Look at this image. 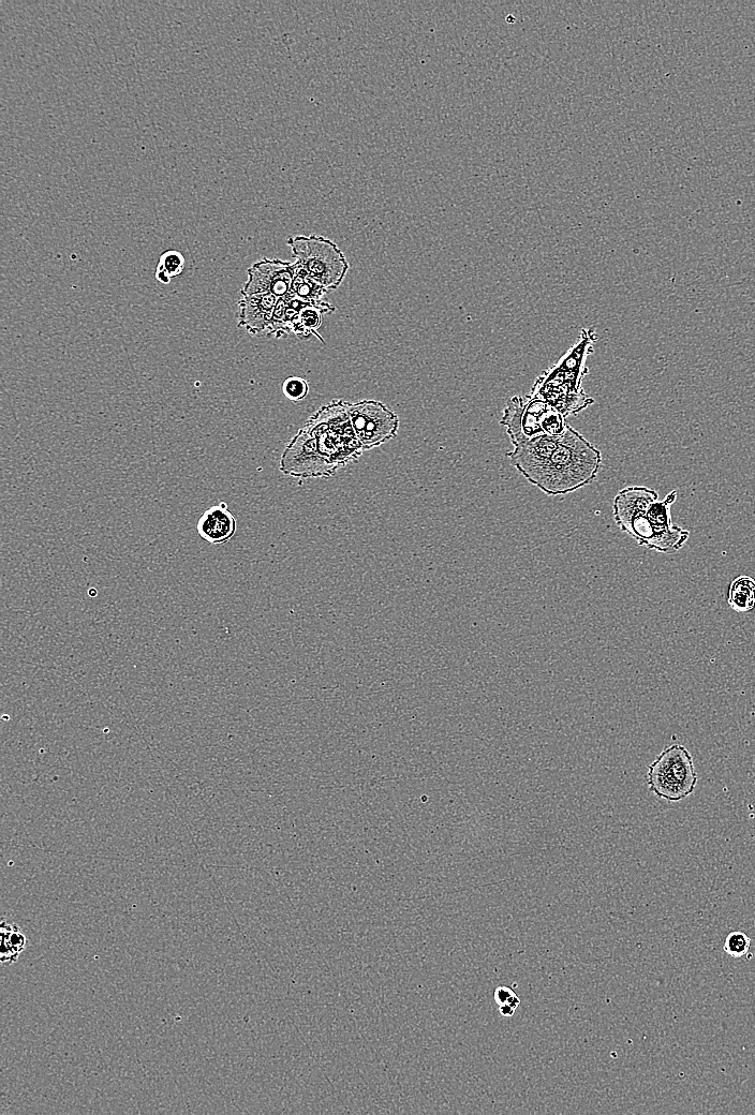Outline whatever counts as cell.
Wrapping results in <instances>:
<instances>
[{
  "instance_id": "cell-5",
  "label": "cell",
  "mask_w": 755,
  "mask_h": 1115,
  "mask_svg": "<svg viewBox=\"0 0 755 1115\" xmlns=\"http://www.w3.org/2000/svg\"><path fill=\"white\" fill-rule=\"evenodd\" d=\"M500 424L506 427L513 446L540 436H561L569 425L554 407L531 395L511 398Z\"/></svg>"
},
{
  "instance_id": "cell-10",
  "label": "cell",
  "mask_w": 755,
  "mask_h": 1115,
  "mask_svg": "<svg viewBox=\"0 0 755 1115\" xmlns=\"http://www.w3.org/2000/svg\"><path fill=\"white\" fill-rule=\"evenodd\" d=\"M294 269V263L264 258L249 267L248 280L242 289V295L272 293L278 299H283L291 293Z\"/></svg>"
},
{
  "instance_id": "cell-3",
  "label": "cell",
  "mask_w": 755,
  "mask_h": 1115,
  "mask_svg": "<svg viewBox=\"0 0 755 1115\" xmlns=\"http://www.w3.org/2000/svg\"><path fill=\"white\" fill-rule=\"evenodd\" d=\"M597 340L595 329H582L577 343L537 378L530 395L545 401L566 419L594 405L595 399L586 394L582 383L588 375L587 359L594 353Z\"/></svg>"
},
{
  "instance_id": "cell-17",
  "label": "cell",
  "mask_w": 755,
  "mask_h": 1115,
  "mask_svg": "<svg viewBox=\"0 0 755 1115\" xmlns=\"http://www.w3.org/2000/svg\"><path fill=\"white\" fill-rule=\"evenodd\" d=\"M185 269V258L180 251L168 250L160 256L155 272L160 284L169 285L172 278L180 276Z\"/></svg>"
},
{
  "instance_id": "cell-6",
  "label": "cell",
  "mask_w": 755,
  "mask_h": 1115,
  "mask_svg": "<svg viewBox=\"0 0 755 1115\" xmlns=\"http://www.w3.org/2000/svg\"><path fill=\"white\" fill-rule=\"evenodd\" d=\"M295 263L328 291L343 284L349 263L337 244L319 235H299L287 242Z\"/></svg>"
},
{
  "instance_id": "cell-12",
  "label": "cell",
  "mask_w": 755,
  "mask_h": 1115,
  "mask_svg": "<svg viewBox=\"0 0 755 1115\" xmlns=\"http://www.w3.org/2000/svg\"><path fill=\"white\" fill-rule=\"evenodd\" d=\"M236 530H238V523L226 502H220L206 510L197 525L200 537L212 545L228 543L234 537Z\"/></svg>"
},
{
  "instance_id": "cell-16",
  "label": "cell",
  "mask_w": 755,
  "mask_h": 1115,
  "mask_svg": "<svg viewBox=\"0 0 755 1115\" xmlns=\"http://www.w3.org/2000/svg\"><path fill=\"white\" fill-rule=\"evenodd\" d=\"M295 264L294 275L292 280L291 292L300 297V299L310 303H321L325 294L329 291L323 288L318 282L310 277L301 267Z\"/></svg>"
},
{
  "instance_id": "cell-1",
  "label": "cell",
  "mask_w": 755,
  "mask_h": 1115,
  "mask_svg": "<svg viewBox=\"0 0 755 1115\" xmlns=\"http://www.w3.org/2000/svg\"><path fill=\"white\" fill-rule=\"evenodd\" d=\"M512 466L549 497L566 496L594 483L603 457L596 446L568 425L561 436H540L514 446Z\"/></svg>"
},
{
  "instance_id": "cell-7",
  "label": "cell",
  "mask_w": 755,
  "mask_h": 1115,
  "mask_svg": "<svg viewBox=\"0 0 755 1115\" xmlns=\"http://www.w3.org/2000/svg\"><path fill=\"white\" fill-rule=\"evenodd\" d=\"M647 783L656 796L671 802L690 796L698 784L690 752L680 745L665 749L649 766Z\"/></svg>"
},
{
  "instance_id": "cell-20",
  "label": "cell",
  "mask_w": 755,
  "mask_h": 1115,
  "mask_svg": "<svg viewBox=\"0 0 755 1115\" xmlns=\"http://www.w3.org/2000/svg\"><path fill=\"white\" fill-rule=\"evenodd\" d=\"M495 1001L499 1005V1007L503 1005H509L515 1009L521 1004V999L518 998V996L512 989L502 986L498 987L495 990Z\"/></svg>"
},
{
  "instance_id": "cell-11",
  "label": "cell",
  "mask_w": 755,
  "mask_h": 1115,
  "mask_svg": "<svg viewBox=\"0 0 755 1115\" xmlns=\"http://www.w3.org/2000/svg\"><path fill=\"white\" fill-rule=\"evenodd\" d=\"M278 300L272 293L243 296L239 302V326L250 335L269 336Z\"/></svg>"
},
{
  "instance_id": "cell-9",
  "label": "cell",
  "mask_w": 755,
  "mask_h": 1115,
  "mask_svg": "<svg viewBox=\"0 0 755 1115\" xmlns=\"http://www.w3.org/2000/svg\"><path fill=\"white\" fill-rule=\"evenodd\" d=\"M279 470L296 479H329L339 470L325 458L316 438L304 426L288 444L280 459Z\"/></svg>"
},
{
  "instance_id": "cell-13",
  "label": "cell",
  "mask_w": 755,
  "mask_h": 1115,
  "mask_svg": "<svg viewBox=\"0 0 755 1115\" xmlns=\"http://www.w3.org/2000/svg\"><path fill=\"white\" fill-rule=\"evenodd\" d=\"M335 310V306L327 302L308 303L304 305L294 317L291 323L290 333H293L302 340H307L315 336L324 343L323 338L318 333L322 325V316L333 314Z\"/></svg>"
},
{
  "instance_id": "cell-4",
  "label": "cell",
  "mask_w": 755,
  "mask_h": 1115,
  "mask_svg": "<svg viewBox=\"0 0 755 1115\" xmlns=\"http://www.w3.org/2000/svg\"><path fill=\"white\" fill-rule=\"evenodd\" d=\"M316 438L320 453L338 469L357 462L364 450L354 433L348 401L323 406L305 425Z\"/></svg>"
},
{
  "instance_id": "cell-18",
  "label": "cell",
  "mask_w": 755,
  "mask_h": 1115,
  "mask_svg": "<svg viewBox=\"0 0 755 1115\" xmlns=\"http://www.w3.org/2000/svg\"><path fill=\"white\" fill-rule=\"evenodd\" d=\"M751 948V939L749 936L740 931H734L728 934L727 939L724 941L723 949L730 957L740 959L749 954Z\"/></svg>"
},
{
  "instance_id": "cell-15",
  "label": "cell",
  "mask_w": 755,
  "mask_h": 1115,
  "mask_svg": "<svg viewBox=\"0 0 755 1115\" xmlns=\"http://www.w3.org/2000/svg\"><path fill=\"white\" fill-rule=\"evenodd\" d=\"M729 604L738 613L751 612L755 607V579L740 576L731 584Z\"/></svg>"
},
{
  "instance_id": "cell-21",
  "label": "cell",
  "mask_w": 755,
  "mask_h": 1115,
  "mask_svg": "<svg viewBox=\"0 0 755 1115\" xmlns=\"http://www.w3.org/2000/svg\"><path fill=\"white\" fill-rule=\"evenodd\" d=\"M515 1010V1008L509 1005H503L499 1007V1012L503 1017H513Z\"/></svg>"
},
{
  "instance_id": "cell-14",
  "label": "cell",
  "mask_w": 755,
  "mask_h": 1115,
  "mask_svg": "<svg viewBox=\"0 0 755 1115\" xmlns=\"http://www.w3.org/2000/svg\"><path fill=\"white\" fill-rule=\"evenodd\" d=\"M27 943L26 935L21 928L4 919L2 923V963L10 965L17 962Z\"/></svg>"
},
{
  "instance_id": "cell-19",
  "label": "cell",
  "mask_w": 755,
  "mask_h": 1115,
  "mask_svg": "<svg viewBox=\"0 0 755 1115\" xmlns=\"http://www.w3.org/2000/svg\"><path fill=\"white\" fill-rule=\"evenodd\" d=\"M283 392L293 403H298L307 397L309 384L303 378L290 377L283 384Z\"/></svg>"
},
{
  "instance_id": "cell-2",
  "label": "cell",
  "mask_w": 755,
  "mask_h": 1115,
  "mask_svg": "<svg viewBox=\"0 0 755 1115\" xmlns=\"http://www.w3.org/2000/svg\"><path fill=\"white\" fill-rule=\"evenodd\" d=\"M677 499L674 490L659 500L655 489L630 486L619 490L614 499V520L619 529L648 549L674 554L689 540V531L672 524L671 507Z\"/></svg>"
},
{
  "instance_id": "cell-8",
  "label": "cell",
  "mask_w": 755,
  "mask_h": 1115,
  "mask_svg": "<svg viewBox=\"0 0 755 1115\" xmlns=\"http://www.w3.org/2000/svg\"><path fill=\"white\" fill-rule=\"evenodd\" d=\"M355 435L364 450L369 451L393 440L398 433L399 418L386 405L376 400L348 403Z\"/></svg>"
}]
</instances>
